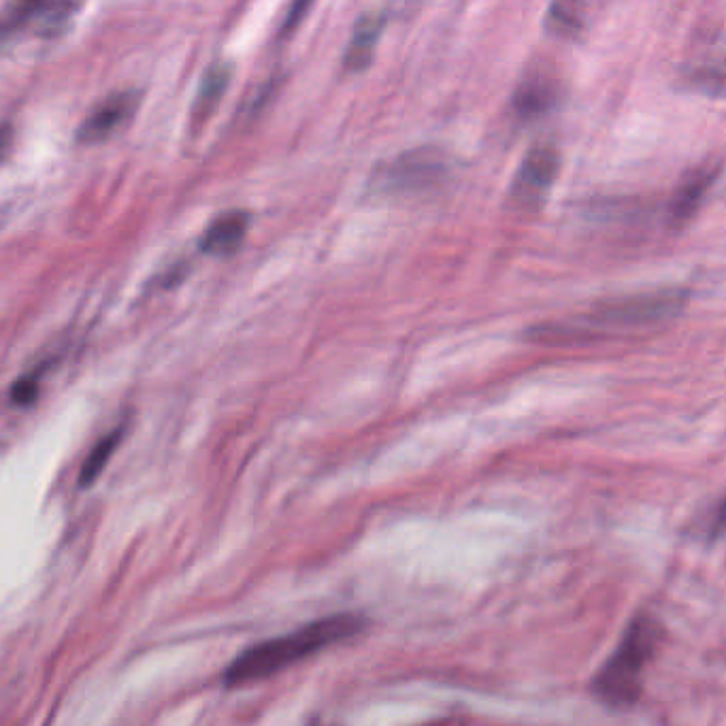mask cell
Here are the masks:
<instances>
[{
	"label": "cell",
	"mask_w": 726,
	"mask_h": 726,
	"mask_svg": "<svg viewBox=\"0 0 726 726\" xmlns=\"http://www.w3.org/2000/svg\"><path fill=\"white\" fill-rule=\"evenodd\" d=\"M39 396V384L35 377H24L20 379V382H15L13 388H11V401L13 405H20V407H28L35 403V399Z\"/></svg>",
	"instance_id": "15"
},
{
	"label": "cell",
	"mask_w": 726,
	"mask_h": 726,
	"mask_svg": "<svg viewBox=\"0 0 726 726\" xmlns=\"http://www.w3.org/2000/svg\"><path fill=\"white\" fill-rule=\"evenodd\" d=\"M558 98L556 79L546 73H533L520 81L514 94V109L520 118H537L548 113Z\"/></svg>",
	"instance_id": "9"
},
{
	"label": "cell",
	"mask_w": 726,
	"mask_h": 726,
	"mask_svg": "<svg viewBox=\"0 0 726 726\" xmlns=\"http://www.w3.org/2000/svg\"><path fill=\"white\" fill-rule=\"evenodd\" d=\"M230 79H233V66L224 64V62L211 66L203 77L201 90H198L196 113H201L205 118V115H209L213 109H216L230 86Z\"/></svg>",
	"instance_id": "11"
},
{
	"label": "cell",
	"mask_w": 726,
	"mask_h": 726,
	"mask_svg": "<svg viewBox=\"0 0 726 726\" xmlns=\"http://www.w3.org/2000/svg\"><path fill=\"white\" fill-rule=\"evenodd\" d=\"M120 441H122V428H115L113 433H109L107 437H103L101 441L94 445L92 452L88 454L86 462L81 465V471H79V486L81 488H90L98 480V477H101V473L109 465L113 452L118 450Z\"/></svg>",
	"instance_id": "12"
},
{
	"label": "cell",
	"mask_w": 726,
	"mask_h": 726,
	"mask_svg": "<svg viewBox=\"0 0 726 726\" xmlns=\"http://www.w3.org/2000/svg\"><path fill=\"white\" fill-rule=\"evenodd\" d=\"M139 92L137 90H126L111 94L109 98L98 105L88 118L81 122L77 130V141L81 145H94L103 143L111 135H115L122 126H126L132 115L139 109Z\"/></svg>",
	"instance_id": "6"
},
{
	"label": "cell",
	"mask_w": 726,
	"mask_h": 726,
	"mask_svg": "<svg viewBox=\"0 0 726 726\" xmlns=\"http://www.w3.org/2000/svg\"><path fill=\"white\" fill-rule=\"evenodd\" d=\"M665 641V629L652 614H637L620 646L590 684L592 695L612 709L631 707L643 692V678Z\"/></svg>",
	"instance_id": "3"
},
{
	"label": "cell",
	"mask_w": 726,
	"mask_h": 726,
	"mask_svg": "<svg viewBox=\"0 0 726 726\" xmlns=\"http://www.w3.org/2000/svg\"><path fill=\"white\" fill-rule=\"evenodd\" d=\"M313 3H316V0H292L286 18H284V24H282V37L292 35V32L305 22Z\"/></svg>",
	"instance_id": "14"
},
{
	"label": "cell",
	"mask_w": 726,
	"mask_h": 726,
	"mask_svg": "<svg viewBox=\"0 0 726 726\" xmlns=\"http://www.w3.org/2000/svg\"><path fill=\"white\" fill-rule=\"evenodd\" d=\"M365 629L367 618L350 612L313 620L299 631L247 648L224 671V684L233 688L267 680L271 675L296 665L299 660L326 650L333 643L360 635Z\"/></svg>",
	"instance_id": "1"
},
{
	"label": "cell",
	"mask_w": 726,
	"mask_h": 726,
	"mask_svg": "<svg viewBox=\"0 0 726 726\" xmlns=\"http://www.w3.org/2000/svg\"><path fill=\"white\" fill-rule=\"evenodd\" d=\"M718 177V171H701L697 175H692L686 184L678 190V194L673 196L671 201V218L675 222H686L690 220L692 216H695V211L699 209L703 196L707 194V190L712 188L714 179Z\"/></svg>",
	"instance_id": "10"
},
{
	"label": "cell",
	"mask_w": 726,
	"mask_h": 726,
	"mask_svg": "<svg viewBox=\"0 0 726 726\" xmlns=\"http://www.w3.org/2000/svg\"><path fill=\"white\" fill-rule=\"evenodd\" d=\"M384 28H386V15L382 11H367L360 15L358 22L354 24L352 39L343 54L345 71L362 73L365 69H369Z\"/></svg>",
	"instance_id": "7"
},
{
	"label": "cell",
	"mask_w": 726,
	"mask_h": 726,
	"mask_svg": "<svg viewBox=\"0 0 726 726\" xmlns=\"http://www.w3.org/2000/svg\"><path fill=\"white\" fill-rule=\"evenodd\" d=\"M688 301V290L665 288L637 292L620 299H609L594 307L586 316L563 324H546L531 330V337L541 343H580L605 337L609 330H629L656 324L680 313Z\"/></svg>",
	"instance_id": "2"
},
{
	"label": "cell",
	"mask_w": 726,
	"mask_h": 726,
	"mask_svg": "<svg viewBox=\"0 0 726 726\" xmlns=\"http://www.w3.org/2000/svg\"><path fill=\"white\" fill-rule=\"evenodd\" d=\"M445 171L441 150L433 145L416 147L388 164L382 173V188L386 190H414L433 184Z\"/></svg>",
	"instance_id": "5"
},
{
	"label": "cell",
	"mask_w": 726,
	"mask_h": 726,
	"mask_svg": "<svg viewBox=\"0 0 726 726\" xmlns=\"http://www.w3.org/2000/svg\"><path fill=\"white\" fill-rule=\"evenodd\" d=\"M560 173V154L550 145L526 154L511 184V198L518 207H539Z\"/></svg>",
	"instance_id": "4"
},
{
	"label": "cell",
	"mask_w": 726,
	"mask_h": 726,
	"mask_svg": "<svg viewBox=\"0 0 726 726\" xmlns=\"http://www.w3.org/2000/svg\"><path fill=\"white\" fill-rule=\"evenodd\" d=\"M250 218L245 211H228L218 220H213L201 239V250L209 256H230L243 243Z\"/></svg>",
	"instance_id": "8"
},
{
	"label": "cell",
	"mask_w": 726,
	"mask_h": 726,
	"mask_svg": "<svg viewBox=\"0 0 726 726\" xmlns=\"http://www.w3.org/2000/svg\"><path fill=\"white\" fill-rule=\"evenodd\" d=\"M546 28L556 37H575L582 30V9L577 0H552L546 15Z\"/></svg>",
	"instance_id": "13"
},
{
	"label": "cell",
	"mask_w": 726,
	"mask_h": 726,
	"mask_svg": "<svg viewBox=\"0 0 726 726\" xmlns=\"http://www.w3.org/2000/svg\"><path fill=\"white\" fill-rule=\"evenodd\" d=\"M41 3L43 0H20V9H22V13H28L30 9H35Z\"/></svg>",
	"instance_id": "16"
}]
</instances>
